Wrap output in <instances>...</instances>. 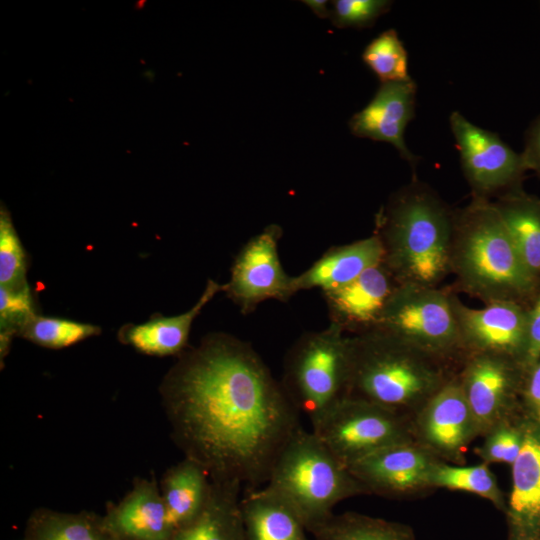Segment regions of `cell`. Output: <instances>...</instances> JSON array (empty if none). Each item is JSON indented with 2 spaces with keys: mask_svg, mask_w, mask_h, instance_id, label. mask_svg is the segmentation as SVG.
Instances as JSON below:
<instances>
[{
  "mask_svg": "<svg viewBox=\"0 0 540 540\" xmlns=\"http://www.w3.org/2000/svg\"><path fill=\"white\" fill-rule=\"evenodd\" d=\"M173 442L213 482L267 483L303 428L300 413L251 344L211 333L185 350L159 388Z\"/></svg>",
  "mask_w": 540,
  "mask_h": 540,
  "instance_id": "6da1fadb",
  "label": "cell"
},
{
  "mask_svg": "<svg viewBox=\"0 0 540 540\" xmlns=\"http://www.w3.org/2000/svg\"><path fill=\"white\" fill-rule=\"evenodd\" d=\"M454 212L417 181L391 196L376 216L384 264L399 284L437 287L450 270Z\"/></svg>",
  "mask_w": 540,
  "mask_h": 540,
  "instance_id": "7a4b0ae2",
  "label": "cell"
},
{
  "mask_svg": "<svg viewBox=\"0 0 540 540\" xmlns=\"http://www.w3.org/2000/svg\"><path fill=\"white\" fill-rule=\"evenodd\" d=\"M450 270L464 291L486 303L518 302L537 284L493 202L483 198L454 214Z\"/></svg>",
  "mask_w": 540,
  "mask_h": 540,
  "instance_id": "3957f363",
  "label": "cell"
},
{
  "mask_svg": "<svg viewBox=\"0 0 540 540\" xmlns=\"http://www.w3.org/2000/svg\"><path fill=\"white\" fill-rule=\"evenodd\" d=\"M440 360L378 329L353 335L346 397L409 418L451 379Z\"/></svg>",
  "mask_w": 540,
  "mask_h": 540,
  "instance_id": "277c9868",
  "label": "cell"
},
{
  "mask_svg": "<svg viewBox=\"0 0 540 540\" xmlns=\"http://www.w3.org/2000/svg\"><path fill=\"white\" fill-rule=\"evenodd\" d=\"M265 488L294 512L308 532L328 520L340 501L368 494L323 442L304 428L281 452Z\"/></svg>",
  "mask_w": 540,
  "mask_h": 540,
  "instance_id": "5b68a950",
  "label": "cell"
},
{
  "mask_svg": "<svg viewBox=\"0 0 540 540\" xmlns=\"http://www.w3.org/2000/svg\"><path fill=\"white\" fill-rule=\"evenodd\" d=\"M350 339L330 324L326 329L304 333L285 356L280 382L312 427L346 397Z\"/></svg>",
  "mask_w": 540,
  "mask_h": 540,
  "instance_id": "8992f818",
  "label": "cell"
},
{
  "mask_svg": "<svg viewBox=\"0 0 540 540\" xmlns=\"http://www.w3.org/2000/svg\"><path fill=\"white\" fill-rule=\"evenodd\" d=\"M375 329L440 359L463 349L452 295L437 287L399 284Z\"/></svg>",
  "mask_w": 540,
  "mask_h": 540,
  "instance_id": "52a82bcc",
  "label": "cell"
},
{
  "mask_svg": "<svg viewBox=\"0 0 540 540\" xmlns=\"http://www.w3.org/2000/svg\"><path fill=\"white\" fill-rule=\"evenodd\" d=\"M312 432L347 468L382 448L415 439L409 418L349 397L333 406Z\"/></svg>",
  "mask_w": 540,
  "mask_h": 540,
  "instance_id": "ba28073f",
  "label": "cell"
},
{
  "mask_svg": "<svg viewBox=\"0 0 540 540\" xmlns=\"http://www.w3.org/2000/svg\"><path fill=\"white\" fill-rule=\"evenodd\" d=\"M282 229L270 224L250 238L237 254L224 293L247 315L264 301H288L295 293L293 276L288 275L279 257Z\"/></svg>",
  "mask_w": 540,
  "mask_h": 540,
  "instance_id": "9c48e42d",
  "label": "cell"
},
{
  "mask_svg": "<svg viewBox=\"0 0 540 540\" xmlns=\"http://www.w3.org/2000/svg\"><path fill=\"white\" fill-rule=\"evenodd\" d=\"M449 122L474 198L488 199L490 195L518 188L527 171L521 153H516L496 133L476 126L458 111L451 113Z\"/></svg>",
  "mask_w": 540,
  "mask_h": 540,
  "instance_id": "30bf717a",
  "label": "cell"
},
{
  "mask_svg": "<svg viewBox=\"0 0 540 540\" xmlns=\"http://www.w3.org/2000/svg\"><path fill=\"white\" fill-rule=\"evenodd\" d=\"M441 461L416 439L382 448L348 468L368 494L405 498L433 488Z\"/></svg>",
  "mask_w": 540,
  "mask_h": 540,
  "instance_id": "8fae6325",
  "label": "cell"
},
{
  "mask_svg": "<svg viewBox=\"0 0 540 540\" xmlns=\"http://www.w3.org/2000/svg\"><path fill=\"white\" fill-rule=\"evenodd\" d=\"M416 413V440L437 458L462 462L479 433L459 378L446 382Z\"/></svg>",
  "mask_w": 540,
  "mask_h": 540,
  "instance_id": "7c38bea8",
  "label": "cell"
},
{
  "mask_svg": "<svg viewBox=\"0 0 540 540\" xmlns=\"http://www.w3.org/2000/svg\"><path fill=\"white\" fill-rule=\"evenodd\" d=\"M520 363L507 356L471 353L459 378L478 433L486 435L509 420L520 383Z\"/></svg>",
  "mask_w": 540,
  "mask_h": 540,
  "instance_id": "4fadbf2b",
  "label": "cell"
},
{
  "mask_svg": "<svg viewBox=\"0 0 540 540\" xmlns=\"http://www.w3.org/2000/svg\"><path fill=\"white\" fill-rule=\"evenodd\" d=\"M463 349L492 353L520 363L526 338L527 314L518 302L494 301L482 308L464 305L452 295Z\"/></svg>",
  "mask_w": 540,
  "mask_h": 540,
  "instance_id": "5bb4252c",
  "label": "cell"
},
{
  "mask_svg": "<svg viewBox=\"0 0 540 540\" xmlns=\"http://www.w3.org/2000/svg\"><path fill=\"white\" fill-rule=\"evenodd\" d=\"M398 285L391 271L381 262L350 283L324 292L330 324L345 334L359 335L375 329Z\"/></svg>",
  "mask_w": 540,
  "mask_h": 540,
  "instance_id": "9a60e30c",
  "label": "cell"
},
{
  "mask_svg": "<svg viewBox=\"0 0 540 540\" xmlns=\"http://www.w3.org/2000/svg\"><path fill=\"white\" fill-rule=\"evenodd\" d=\"M416 84L404 82L381 83L371 101L355 113L349 127L357 137L387 142L412 167L417 157L408 149L404 132L415 115Z\"/></svg>",
  "mask_w": 540,
  "mask_h": 540,
  "instance_id": "2e32d148",
  "label": "cell"
},
{
  "mask_svg": "<svg viewBox=\"0 0 540 540\" xmlns=\"http://www.w3.org/2000/svg\"><path fill=\"white\" fill-rule=\"evenodd\" d=\"M102 520L116 540H171L176 531L155 478H135L118 503L106 504Z\"/></svg>",
  "mask_w": 540,
  "mask_h": 540,
  "instance_id": "e0dca14e",
  "label": "cell"
},
{
  "mask_svg": "<svg viewBox=\"0 0 540 540\" xmlns=\"http://www.w3.org/2000/svg\"><path fill=\"white\" fill-rule=\"evenodd\" d=\"M522 445L512 466L505 513L509 537L540 538V421L522 423Z\"/></svg>",
  "mask_w": 540,
  "mask_h": 540,
  "instance_id": "ac0fdd59",
  "label": "cell"
},
{
  "mask_svg": "<svg viewBox=\"0 0 540 540\" xmlns=\"http://www.w3.org/2000/svg\"><path fill=\"white\" fill-rule=\"evenodd\" d=\"M384 248L374 234L346 245L331 247L309 268L293 276L295 293L319 288L322 293L340 288L369 268L383 262Z\"/></svg>",
  "mask_w": 540,
  "mask_h": 540,
  "instance_id": "d6986e66",
  "label": "cell"
},
{
  "mask_svg": "<svg viewBox=\"0 0 540 540\" xmlns=\"http://www.w3.org/2000/svg\"><path fill=\"white\" fill-rule=\"evenodd\" d=\"M224 290L225 284L208 280L197 302L186 312L174 316H156L142 324L125 326L119 332V339L146 355L180 356L186 350L194 320Z\"/></svg>",
  "mask_w": 540,
  "mask_h": 540,
  "instance_id": "ffe728a7",
  "label": "cell"
},
{
  "mask_svg": "<svg viewBox=\"0 0 540 540\" xmlns=\"http://www.w3.org/2000/svg\"><path fill=\"white\" fill-rule=\"evenodd\" d=\"M159 487L177 531L192 524L204 511L211 496L212 480L200 464L184 457L164 472Z\"/></svg>",
  "mask_w": 540,
  "mask_h": 540,
  "instance_id": "44dd1931",
  "label": "cell"
},
{
  "mask_svg": "<svg viewBox=\"0 0 540 540\" xmlns=\"http://www.w3.org/2000/svg\"><path fill=\"white\" fill-rule=\"evenodd\" d=\"M240 507L246 540H308L299 518L265 487L246 489Z\"/></svg>",
  "mask_w": 540,
  "mask_h": 540,
  "instance_id": "7402d4cb",
  "label": "cell"
},
{
  "mask_svg": "<svg viewBox=\"0 0 540 540\" xmlns=\"http://www.w3.org/2000/svg\"><path fill=\"white\" fill-rule=\"evenodd\" d=\"M242 486L213 482L207 506L189 526L177 530L171 540H246L240 507Z\"/></svg>",
  "mask_w": 540,
  "mask_h": 540,
  "instance_id": "603a6c76",
  "label": "cell"
},
{
  "mask_svg": "<svg viewBox=\"0 0 540 540\" xmlns=\"http://www.w3.org/2000/svg\"><path fill=\"white\" fill-rule=\"evenodd\" d=\"M493 204L523 263L538 278L540 275V199L530 197L516 188L499 196Z\"/></svg>",
  "mask_w": 540,
  "mask_h": 540,
  "instance_id": "cb8c5ba5",
  "label": "cell"
},
{
  "mask_svg": "<svg viewBox=\"0 0 540 540\" xmlns=\"http://www.w3.org/2000/svg\"><path fill=\"white\" fill-rule=\"evenodd\" d=\"M24 540H116L94 512H61L46 507L29 516Z\"/></svg>",
  "mask_w": 540,
  "mask_h": 540,
  "instance_id": "d4e9b609",
  "label": "cell"
},
{
  "mask_svg": "<svg viewBox=\"0 0 540 540\" xmlns=\"http://www.w3.org/2000/svg\"><path fill=\"white\" fill-rule=\"evenodd\" d=\"M310 533L314 540H416L405 524L355 512L333 514Z\"/></svg>",
  "mask_w": 540,
  "mask_h": 540,
  "instance_id": "484cf974",
  "label": "cell"
},
{
  "mask_svg": "<svg viewBox=\"0 0 540 540\" xmlns=\"http://www.w3.org/2000/svg\"><path fill=\"white\" fill-rule=\"evenodd\" d=\"M433 488H446L474 493L505 512L506 503L495 475L488 464L473 466L449 465L441 461L433 474Z\"/></svg>",
  "mask_w": 540,
  "mask_h": 540,
  "instance_id": "4316f807",
  "label": "cell"
},
{
  "mask_svg": "<svg viewBox=\"0 0 540 540\" xmlns=\"http://www.w3.org/2000/svg\"><path fill=\"white\" fill-rule=\"evenodd\" d=\"M100 331L92 324L36 314L18 336L45 348L62 349L98 335Z\"/></svg>",
  "mask_w": 540,
  "mask_h": 540,
  "instance_id": "83f0119b",
  "label": "cell"
},
{
  "mask_svg": "<svg viewBox=\"0 0 540 540\" xmlns=\"http://www.w3.org/2000/svg\"><path fill=\"white\" fill-rule=\"evenodd\" d=\"M362 59L381 83L411 80L407 51L394 29H388L374 38L365 47Z\"/></svg>",
  "mask_w": 540,
  "mask_h": 540,
  "instance_id": "f1b7e54d",
  "label": "cell"
},
{
  "mask_svg": "<svg viewBox=\"0 0 540 540\" xmlns=\"http://www.w3.org/2000/svg\"><path fill=\"white\" fill-rule=\"evenodd\" d=\"M36 315L29 285L20 288L0 287V359L7 356L12 338Z\"/></svg>",
  "mask_w": 540,
  "mask_h": 540,
  "instance_id": "f546056e",
  "label": "cell"
},
{
  "mask_svg": "<svg viewBox=\"0 0 540 540\" xmlns=\"http://www.w3.org/2000/svg\"><path fill=\"white\" fill-rule=\"evenodd\" d=\"M27 259L11 216L4 205L0 209V287L20 288L26 280Z\"/></svg>",
  "mask_w": 540,
  "mask_h": 540,
  "instance_id": "4dcf8cb0",
  "label": "cell"
},
{
  "mask_svg": "<svg viewBox=\"0 0 540 540\" xmlns=\"http://www.w3.org/2000/svg\"><path fill=\"white\" fill-rule=\"evenodd\" d=\"M522 437V423L516 426L506 420L486 434L485 441L476 453L486 464L512 465L521 450Z\"/></svg>",
  "mask_w": 540,
  "mask_h": 540,
  "instance_id": "1f68e13d",
  "label": "cell"
},
{
  "mask_svg": "<svg viewBox=\"0 0 540 540\" xmlns=\"http://www.w3.org/2000/svg\"><path fill=\"white\" fill-rule=\"evenodd\" d=\"M391 5L392 2L387 0H335L330 19L338 28L370 27Z\"/></svg>",
  "mask_w": 540,
  "mask_h": 540,
  "instance_id": "d6a6232c",
  "label": "cell"
},
{
  "mask_svg": "<svg viewBox=\"0 0 540 540\" xmlns=\"http://www.w3.org/2000/svg\"><path fill=\"white\" fill-rule=\"evenodd\" d=\"M540 359V296L527 314L526 338L520 365L531 369Z\"/></svg>",
  "mask_w": 540,
  "mask_h": 540,
  "instance_id": "836d02e7",
  "label": "cell"
},
{
  "mask_svg": "<svg viewBox=\"0 0 540 540\" xmlns=\"http://www.w3.org/2000/svg\"><path fill=\"white\" fill-rule=\"evenodd\" d=\"M521 156L526 169L535 171L540 177V116L527 131L525 147Z\"/></svg>",
  "mask_w": 540,
  "mask_h": 540,
  "instance_id": "e575fe53",
  "label": "cell"
},
{
  "mask_svg": "<svg viewBox=\"0 0 540 540\" xmlns=\"http://www.w3.org/2000/svg\"><path fill=\"white\" fill-rule=\"evenodd\" d=\"M529 373L525 386V399L533 419L540 421V359L527 371Z\"/></svg>",
  "mask_w": 540,
  "mask_h": 540,
  "instance_id": "d590c367",
  "label": "cell"
},
{
  "mask_svg": "<svg viewBox=\"0 0 540 540\" xmlns=\"http://www.w3.org/2000/svg\"><path fill=\"white\" fill-rule=\"evenodd\" d=\"M318 17L330 18L331 9L328 8V2L325 0H305L303 1Z\"/></svg>",
  "mask_w": 540,
  "mask_h": 540,
  "instance_id": "8d00e7d4",
  "label": "cell"
},
{
  "mask_svg": "<svg viewBox=\"0 0 540 540\" xmlns=\"http://www.w3.org/2000/svg\"><path fill=\"white\" fill-rule=\"evenodd\" d=\"M509 540H540V538L539 539H528V538L509 537Z\"/></svg>",
  "mask_w": 540,
  "mask_h": 540,
  "instance_id": "74e56055",
  "label": "cell"
}]
</instances>
